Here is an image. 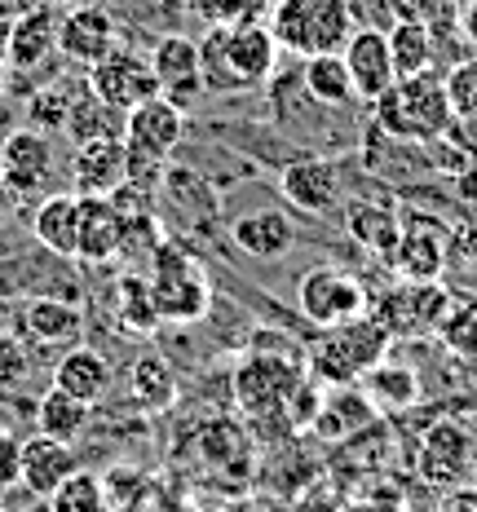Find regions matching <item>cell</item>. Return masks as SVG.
Listing matches in <instances>:
<instances>
[{
	"label": "cell",
	"instance_id": "cell-3",
	"mask_svg": "<svg viewBox=\"0 0 477 512\" xmlns=\"http://www.w3.org/2000/svg\"><path fill=\"white\" fill-rule=\"evenodd\" d=\"M265 23L292 58L341 53L354 36V0H270Z\"/></svg>",
	"mask_w": 477,
	"mask_h": 512
},
{
	"label": "cell",
	"instance_id": "cell-44",
	"mask_svg": "<svg viewBox=\"0 0 477 512\" xmlns=\"http://www.w3.org/2000/svg\"><path fill=\"white\" fill-rule=\"evenodd\" d=\"M460 31H464V40L477 49V0H464L460 5Z\"/></svg>",
	"mask_w": 477,
	"mask_h": 512
},
{
	"label": "cell",
	"instance_id": "cell-40",
	"mask_svg": "<svg viewBox=\"0 0 477 512\" xmlns=\"http://www.w3.org/2000/svg\"><path fill=\"white\" fill-rule=\"evenodd\" d=\"M323 398L327 393L318 389V380L305 371V380L292 389V398H288V420H292V429H314V420H318V411H323Z\"/></svg>",
	"mask_w": 477,
	"mask_h": 512
},
{
	"label": "cell",
	"instance_id": "cell-49",
	"mask_svg": "<svg viewBox=\"0 0 477 512\" xmlns=\"http://www.w3.org/2000/svg\"><path fill=\"white\" fill-rule=\"evenodd\" d=\"M460 5H464V0H460Z\"/></svg>",
	"mask_w": 477,
	"mask_h": 512
},
{
	"label": "cell",
	"instance_id": "cell-22",
	"mask_svg": "<svg viewBox=\"0 0 477 512\" xmlns=\"http://www.w3.org/2000/svg\"><path fill=\"white\" fill-rule=\"evenodd\" d=\"M76 468H80V460H76V451H71V442L36 433L31 442H23V482L18 486H27L36 499H49Z\"/></svg>",
	"mask_w": 477,
	"mask_h": 512
},
{
	"label": "cell",
	"instance_id": "cell-34",
	"mask_svg": "<svg viewBox=\"0 0 477 512\" xmlns=\"http://www.w3.org/2000/svg\"><path fill=\"white\" fill-rule=\"evenodd\" d=\"M89 402L71 398V393L62 389H45V398L36 402V424L45 437H58V442H76V437L84 433V424H89Z\"/></svg>",
	"mask_w": 477,
	"mask_h": 512
},
{
	"label": "cell",
	"instance_id": "cell-15",
	"mask_svg": "<svg viewBox=\"0 0 477 512\" xmlns=\"http://www.w3.org/2000/svg\"><path fill=\"white\" fill-rule=\"evenodd\" d=\"M129 181V142L124 137H89L71 155V186L76 195H111Z\"/></svg>",
	"mask_w": 477,
	"mask_h": 512
},
{
	"label": "cell",
	"instance_id": "cell-33",
	"mask_svg": "<svg viewBox=\"0 0 477 512\" xmlns=\"http://www.w3.org/2000/svg\"><path fill=\"white\" fill-rule=\"evenodd\" d=\"M67 133L76 137V142H89V137H124V115L111 111V106L89 89V80H84V89H76V98H71Z\"/></svg>",
	"mask_w": 477,
	"mask_h": 512
},
{
	"label": "cell",
	"instance_id": "cell-18",
	"mask_svg": "<svg viewBox=\"0 0 477 512\" xmlns=\"http://www.w3.org/2000/svg\"><path fill=\"white\" fill-rule=\"evenodd\" d=\"M230 243L252 256V261H283L296 248V226L288 212L279 208H257V212H243V217L230 221Z\"/></svg>",
	"mask_w": 477,
	"mask_h": 512
},
{
	"label": "cell",
	"instance_id": "cell-14",
	"mask_svg": "<svg viewBox=\"0 0 477 512\" xmlns=\"http://www.w3.org/2000/svg\"><path fill=\"white\" fill-rule=\"evenodd\" d=\"M49 168H53V146L49 133H40V128H18V133H9L0 142V186L14 190L18 199L36 195L49 181Z\"/></svg>",
	"mask_w": 477,
	"mask_h": 512
},
{
	"label": "cell",
	"instance_id": "cell-42",
	"mask_svg": "<svg viewBox=\"0 0 477 512\" xmlns=\"http://www.w3.org/2000/svg\"><path fill=\"white\" fill-rule=\"evenodd\" d=\"M23 482V442L9 433H0V495Z\"/></svg>",
	"mask_w": 477,
	"mask_h": 512
},
{
	"label": "cell",
	"instance_id": "cell-28",
	"mask_svg": "<svg viewBox=\"0 0 477 512\" xmlns=\"http://www.w3.org/2000/svg\"><path fill=\"white\" fill-rule=\"evenodd\" d=\"M129 389H133L137 407H146V411H168V407L177 402V393H182V380H177L173 362H168L164 354L146 349V354L133 358Z\"/></svg>",
	"mask_w": 477,
	"mask_h": 512
},
{
	"label": "cell",
	"instance_id": "cell-20",
	"mask_svg": "<svg viewBox=\"0 0 477 512\" xmlns=\"http://www.w3.org/2000/svg\"><path fill=\"white\" fill-rule=\"evenodd\" d=\"M23 332L40 349H71L80 345L84 309L71 296H31L23 305Z\"/></svg>",
	"mask_w": 477,
	"mask_h": 512
},
{
	"label": "cell",
	"instance_id": "cell-27",
	"mask_svg": "<svg viewBox=\"0 0 477 512\" xmlns=\"http://www.w3.org/2000/svg\"><path fill=\"white\" fill-rule=\"evenodd\" d=\"M296 62H301L305 93H310L318 106H327V111H345V106L358 102L341 53H314V58H296Z\"/></svg>",
	"mask_w": 477,
	"mask_h": 512
},
{
	"label": "cell",
	"instance_id": "cell-35",
	"mask_svg": "<svg viewBox=\"0 0 477 512\" xmlns=\"http://www.w3.org/2000/svg\"><path fill=\"white\" fill-rule=\"evenodd\" d=\"M49 512H106V482L89 468H76L49 495Z\"/></svg>",
	"mask_w": 477,
	"mask_h": 512
},
{
	"label": "cell",
	"instance_id": "cell-47",
	"mask_svg": "<svg viewBox=\"0 0 477 512\" xmlns=\"http://www.w3.org/2000/svg\"><path fill=\"white\" fill-rule=\"evenodd\" d=\"M49 5H58V9H76V5H89V0H49Z\"/></svg>",
	"mask_w": 477,
	"mask_h": 512
},
{
	"label": "cell",
	"instance_id": "cell-23",
	"mask_svg": "<svg viewBox=\"0 0 477 512\" xmlns=\"http://www.w3.org/2000/svg\"><path fill=\"white\" fill-rule=\"evenodd\" d=\"M473 464V437L460 429V424H438L420 446V473L429 482L455 486Z\"/></svg>",
	"mask_w": 477,
	"mask_h": 512
},
{
	"label": "cell",
	"instance_id": "cell-31",
	"mask_svg": "<svg viewBox=\"0 0 477 512\" xmlns=\"http://www.w3.org/2000/svg\"><path fill=\"white\" fill-rule=\"evenodd\" d=\"M115 318H120L124 332L133 336H155L159 332V314H155V301H151V279L146 274H120L115 279Z\"/></svg>",
	"mask_w": 477,
	"mask_h": 512
},
{
	"label": "cell",
	"instance_id": "cell-6",
	"mask_svg": "<svg viewBox=\"0 0 477 512\" xmlns=\"http://www.w3.org/2000/svg\"><path fill=\"white\" fill-rule=\"evenodd\" d=\"M296 305H301V314L310 318L314 327L327 332V327L367 314V292L341 265H314V270H305L301 283H296Z\"/></svg>",
	"mask_w": 477,
	"mask_h": 512
},
{
	"label": "cell",
	"instance_id": "cell-38",
	"mask_svg": "<svg viewBox=\"0 0 477 512\" xmlns=\"http://www.w3.org/2000/svg\"><path fill=\"white\" fill-rule=\"evenodd\" d=\"M208 23H257L270 14V0H190Z\"/></svg>",
	"mask_w": 477,
	"mask_h": 512
},
{
	"label": "cell",
	"instance_id": "cell-45",
	"mask_svg": "<svg viewBox=\"0 0 477 512\" xmlns=\"http://www.w3.org/2000/svg\"><path fill=\"white\" fill-rule=\"evenodd\" d=\"M31 5H36V0H0V31H5L9 23H14L18 14H27Z\"/></svg>",
	"mask_w": 477,
	"mask_h": 512
},
{
	"label": "cell",
	"instance_id": "cell-2",
	"mask_svg": "<svg viewBox=\"0 0 477 512\" xmlns=\"http://www.w3.org/2000/svg\"><path fill=\"white\" fill-rule=\"evenodd\" d=\"M371 111H376L380 133L398 137V142H416V146L442 142V137L455 128L447 84H442V76H433V71L411 76V80H398L385 98L371 102Z\"/></svg>",
	"mask_w": 477,
	"mask_h": 512
},
{
	"label": "cell",
	"instance_id": "cell-1",
	"mask_svg": "<svg viewBox=\"0 0 477 512\" xmlns=\"http://www.w3.org/2000/svg\"><path fill=\"white\" fill-rule=\"evenodd\" d=\"M279 71V40L265 18L257 23H212L199 40V76L204 93H257Z\"/></svg>",
	"mask_w": 477,
	"mask_h": 512
},
{
	"label": "cell",
	"instance_id": "cell-37",
	"mask_svg": "<svg viewBox=\"0 0 477 512\" xmlns=\"http://www.w3.org/2000/svg\"><path fill=\"white\" fill-rule=\"evenodd\" d=\"M442 84H447V98H451L455 120L477 124V53H473V58H464V62H455L447 76H442Z\"/></svg>",
	"mask_w": 477,
	"mask_h": 512
},
{
	"label": "cell",
	"instance_id": "cell-16",
	"mask_svg": "<svg viewBox=\"0 0 477 512\" xmlns=\"http://www.w3.org/2000/svg\"><path fill=\"white\" fill-rule=\"evenodd\" d=\"M182 137H186V111L173 106L168 98H151L124 115V142H129V151H137V155L168 159L182 146Z\"/></svg>",
	"mask_w": 477,
	"mask_h": 512
},
{
	"label": "cell",
	"instance_id": "cell-46",
	"mask_svg": "<svg viewBox=\"0 0 477 512\" xmlns=\"http://www.w3.org/2000/svg\"><path fill=\"white\" fill-rule=\"evenodd\" d=\"M9 89V62H5V53H0V93Z\"/></svg>",
	"mask_w": 477,
	"mask_h": 512
},
{
	"label": "cell",
	"instance_id": "cell-36",
	"mask_svg": "<svg viewBox=\"0 0 477 512\" xmlns=\"http://www.w3.org/2000/svg\"><path fill=\"white\" fill-rule=\"evenodd\" d=\"M71 98H76L71 80H58V84H49L45 93H36V98H31V106H27L31 128H40V133H49V128H67Z\"/></svg>",
	"mask_w": 477,
	"mask_h": 512
},
{
	"label": "cell",
	"instance_id": "cell-41",
	"mask_svg": "<svg viewBox=\"0 0 477 512\" xmlns=\"http://www.w3.org/2000/svg\"><path fill=\"white\" fill-rule=\"evenodd\" d=\"M31 376V354L18 336L0 332V389H23Z\"/></svg>",
	"mask_w": 477,
	"mask_h": 512
},
{
	"label": "cell",
	"instance_id": "cell-7",
	"mask_svg": "<svg viewBox=\"0 0 477 512\" xmlns=\"http://www.w3.org/2000/svg\"><path fill=\"white\" fill-rule=\"evenodd\" d=\"M89 89L98 93L111 111H120V115H129L133 106L159 98V80L151 71V58H146V53H137V49H129L124 40L106 53L102 62H93V67H89Z\"/></svg>",
	"mask_w": 477,
	"mask_h": 512
},
{
	"label": "cell",
	"instance_id": "cell-39",
	"mask_svg": "<svg viewBox=\"0 0 477 512\" xmlns=\"http://www.w3.org/2000/svg\"><path fill=\"white\" fill-rule=\"evenodd\" d=\"M124 9H129V18L146 27H164V31H177L173 23L186 14V9H195L190 0H120Z\"/></svg>",
	"mask_w": 477,
	"mask_h": 512
},
{
	"label": "cell",
	"instance_id": "cell-9",
	"mask_svg": "<svg viewBox=\"0 0 477 512\" xmlns=\"http://www.w3.org/2000/svg\"><path fill=\"white\" fill-rule=\"evenodd\" d=\"M151 71L159 80V98L190 111L204 98V76H199V40H190L186 31H159L151 45Z\"/></svg>",
	"mask_w": 477,
	"mask_h": 512
},
{
	"label": "cell",
	"instance_id": "cell-30",
	"mask_svg": "<svg viewBox=\"0 0 477 512\" xmlns=\"http://www.w3.org/2000/svg\"><path fill=\"white\" fill-rule=\"evenodd\" d=\"M389 36V58H394V71L398 80H411V76H424L433 67V27L420 23V18H402L394 23Z\"/></svg>",
	"mask_w": 477,
	"mask_h": 512
},
{
	"label": "cell",
	"instance_id": "cell-21",
	"mask_svg": "<svg viewBox=\"0 0 477 512\" xmlns=\"http://www.w3.org/2000/svg\"><path fill=\"white\" fill-rule=\"evenodd\" d=\"M447 261H451V248L433 226H402L398 248L389 256V265L398 270L402 283H438Z\"/></svg>",
	"mask_w": 477,
	"mask_h": 512
},
{
	"label": "cell",
	"instance_id": "cell-48",
	"mask_svg": "<svg viewBox=\"0 0 477 512\" xmlns=\"http://www.w3.org/2000/svg\"><path fill=\"white\" fill-rule=\"evenodd\" d=\"M0 512H5V508H0Z\"/></svg>",
	"mask_w": 477,
	"mask_h": 512
},
{
	"label": "cell",
	"instance_id": "cell-10",
	"mask_svg": "<svg viewBox=\"0 0 477 512\" xmlns=\"http://www.w3.org/2000/svg\"><path fill=\"white\" fill-rule=\"evenodd\" d=\"M115 45H120V18H115L106 5L89 0V5L62 9V18H58V53L67 62H76V67L89 71L93 62H102Z\"/></svg>",
	"mask_w": 477,
	"mask_h": 512
},
{
	"label": "cell",
	"instance_id": "cell-11",
	"mask_svg": "<svg viewBox=\"0 0 477 512\" xmlns=\"http://www.w3.org/2000/svg\"><path fill=\"white\" fill-rule=\"evenodd\" d=\"M279 190L292 208L310 212V217H332L336 204L345 199L341 190V168L332 159L314 155V151H301L296 159H288L279 173Z\"/></svg>",
	"mask_w": 477,
	"mask_h": 512
},
{
	"label": "cell",
	"instance_id": "cell-25",
	"mask_svg": "<svg viewBox=\"0 0 477 512\" xmlns=\"http://www.w3.org/2000/svg\"><path fill=\"white\" fill-rule=\"evenodd\" d=\"M76 212H80L76 195L40 199L36 212H31V239H36L45 252H53V256L76 261Z\"/></svg>",
	"mask_w": 477,
	"mask_h": 512
},
{
	"label": "cell",
	"instance_id": "cell-19",
	"mask_svg": "<svg viewBox=\"0 0 477 512\" xmlns=\"http://www.w3.org/2000/svg\"><path fill=\"white\" fill-rule=\"evenodd\" d=\"M447 292L438 283H402L394 296H385L380 305V318L394 336H416V332H433L447 318Z\"/></svg>",
	"mask_w": 477,
	"mask_h": 512
},
{
	"label": "cell",
	"instance_id": "cell-4",
	"mask_svg": "<svg viewBox=\"0 0 477 512\" xmlns=\"http://www.w3.org/2000/svg\"><path fill=\"white\" fill-rule=\"evenodd\" d=\"M394 332L380 314H358L349 323L327 327L310 354V376L323 384H358L376 362H385Z\"/></svg>",
	"mask_w": 477,
	"mask_h": 512
},
{
	"label": "cell",
	"instance_id": "cell-13",
	"mask_svg": "<svg viewBox=\"0 0 477 512\" xmlns=\"http://www.w3.org/2000/svg\"><path fill=\"white\" fill-rule=\"evenodd\" d=\"M341 58H345V71H349V84H354L358 102L371 106L398 84L394 58H389V36L380 27H354V36L345 40Z\"/></svg>",
	"mask_w": 477,
	"mask_h": 512
},
{
	"label": "cell",
	"instance_id": "cell-43",
	"mask_svg": "<svg viewBox=\"0 0 477 512\" xmlns=\"http://www.w3.org/2000/svg\"><path fill=\"white\" fill-rule=\"evenodd\" d=\"M389 5V14L398 18H420V23H429V14H433V5H438V0H385Z\"/></svg>",
	"mask_w": 477,
	"mask_h": 512
},
{
	"label": "cell",
	"instance_id": "cell-29",
	"mask_svg": "<svg viewBox=\"0 0 477 512\" xmlns=\"http://www.w3.org/2000/svg\"><path fill=\"white\" fill-rule=\"evenodd\" d=\"M345 230H349V239H354V243H363L367 252H376L380 261H389V256H394V248H398L402 221H398L389 208L358 199V204L345 208Z\"/></svg>",
	"mask_w": 477,
	"mask_h": 512
},
{
	"label": "cell",
	"instance_id": "cell-5",
	"mask_svg": "<svg viewBox=\"0 0 477 512\" xmlns=\"http://www.w3.org/2000/svg\"><path fill=\"white\" fill-rule=\"evenodd\" d=\"M151 301H155V314L159 323H199V318L212 309V287H208V274L199 270V261L190 252H182L177 243H159L155 256H151Z\"/></svg>",
	"mask_w": 477,
	"mask_h": 512
},
{
	"label": "cell",
	"instance_id": "cell-32",
	"mask_svg": "<svg viewBox=\"0 0 477 512\" xmlns=\"http://www.w3.org/2000/svg\"><path fill=\"white\" fill-rule=\"evenodd\" d=\"M363 384H367L371 407H385V411H407V407H416V398H420L416 371L402 367V362H376L363 376Z\"/></svg>",
	"mask_w": 477,
	"mask_h": 512
},
{
	"label": "cell",
	"instance_id": "cell-8",
	"mask_svg": "<svg viewBox=\"0 0 477 512\" xmlns=\"http://www.w3.org/2000/svg\"><path fill=\"white\" fill-rule=\"evenodd\" d=\"M305 380V367H296L292 358L283 354H252L243 358L235 367V402L248 415H279L283 407H288L292 389Z\"/></svg>",
	"mask_w": 477,
	"mask_h": 512
},
{
	"label": "cell",
	"instance_id": "cell-24",
	"mask_svg": "<svg viewBox=\"0 0 477 512\" xmlns=\"http://www.w3.org/2000/svg\"><path fill=\"white\" fill-rule=\"evenodd\" d=\"M53 389L71 393V398L93 407V402H102L106 389H111V362L89 345H71L67 354L58 358V367H53Z\"/></svg>",
	"mask_w": 477,
	"mask_h": 512
},
{
	"label": "cell",
	"instance_id": "cell-12",
	"mask_svg": "<svg viewBox=\"0 0 477 512\" xmlns=\"http://www.w3.org/2000/svg\"><path fill=\"white\" fill-rule=\"evenodd\" d=\"M58 5H49V0H36V5L27 9V14H18L14 23L5 27V53L9 71H18V76H31V71H40L45 62L58 53Z\"/></svg>",
	"mask_w": 477,
	"mask_h": 512
},
{
	"label": "cell",
	"instance_id": "cell-17",
	"mask_svg": "<svg viewBox=\"0 0 477 512\" xmlns=\"http://www.w3.org/2000/svg\"><path fill=\"white\" fill-rule=\"evenodd\" d=\"M76 261L106 265L124 248V212L115 208L111 195H76Z\"/></svg>",
	"mask_w": 477,
	"mask_h": 512
},
{
	"label": "cell",
	"instance_id": "cell-26",
	"mask_svg": "<svg viewBox=\"0 0 477 512\" xmlns=\"http://www.w3.org/2000/svg\"><path fill=\"white\" fill-rule=\"evenodd\" d=\"M376 420V407H371L367 393H354V384H336V393L323 398V411L314 420V433L327 437V442H345V437L363 433L367 424Z\"/></svg>",
	"mask_w": 477,
	"mask_h": 512
}]
</instances>
